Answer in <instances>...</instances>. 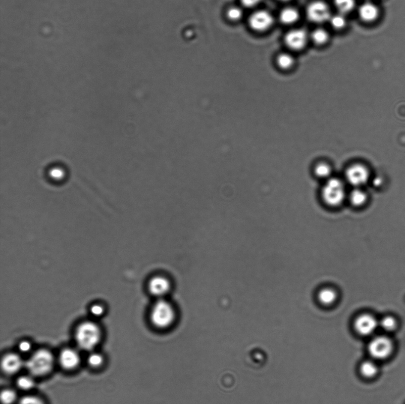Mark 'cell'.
<instances>
[{"instance_id": "30", "label": "cell", "mask_w": 405, "mask_h": 404, "mask_svg": "<svg viewBox=\"0 0 405 404\" xmlns=\"http://www.w3.org/2000/svg\"><path fill=\"white\" fill-rule=\"evenodd\" d=\"M227 15L230 19L237 20L241 19L242 16V11L240 8L233 7L230 9L228 11Z\"/></svg>"}, {"instance_id": "5", "label": "cell", "mask_w": 405, "mask_h": 404, "mask_svg": "<svg viewBox=\"0 0 405 404\" xmlns=\"http://www.w3.org/2000/svg\"><path fill=\"white\" fill-rule=\"evenodd\" d=\"M393 349L392 343L388 337L379 336L374 338L369 343L368 350L371 357L376 359L388 358Z\"/></svg>"}, {"instance_id": "21", "label": "cell", "mask_w": 405, "mask_h": 404, "mask_svg": "<svg viewBox=\"0 0 405 404\" xmlns=\"http://www.w3.org/2000/svg\"><path fill=\"white\" fill-rule=\"evenodd\" d=\"M32 376V375H31ZM29 375H25L19 377L17 380V385L20 390L28 391L34 388L35 382L33 377Z\"/></svg>"}, {"instance_id": "32", "label": "cell", "mask_w": 405, "mask_h": 404, "mask_svg": "<svg viewBox=\"0 0 405 404\" xmlns=\"http://www.w3.org/2000/svg\"><path fill=\"white\" fill-rule=\"evenodd\" d=\"M260 0H241V2L246 7H251L256 5L260 2Z\"/></svg>"}, {"instance_id": "13", "label": "cell", "mask_w": 405, "mask_h": 404, "mask_svg": "<svg viewBox=\"0 0 405 404\" xmlns=\"http://www.w3.org/2000/svg\"><path fill=\"white\" fill-rule=\"evenodd\" d=\"M80 362L79 353L76 350L67 348L62 350L59 356V363L66 370H73Z\"/></svg>"}, {"instance_id": "25", "label": "cell", "mask_w": 405, "mask_h": 404, "mask_svg": "<svg viewBox=\"0 0 405 404\" xmlns=\"http://www.w3.org/2000/svg\"><path fill=\"white\" fill-rule=\"evenodd\" d=\"M329 21L333 28L337 29H343L347 25L346 18L342 13L331 16Z\"/></svg>"}, {"instance_id": "35", "label": "cell", "mask_w": 405, "mask_h": 404, "mask_svg": "<svg viewBox=\"0 0 405 404\" xmlns=\"http://www.w3.org/2000/svg\"><path fill=\"white\" fill-rule=\"evenodd\" d=\"M279 1H289V0H279Z\"/></svg>"}, {"instance_id": "24", "label": "cell", "mask_w": 405, "mask_h": 404, "mask_svg": "<svg viewBox=\"0 0 405 404\" xmlns=\"http://www.w3.org/2000/svg\"><path fill=\"white\" fill-rule=\"evenodd\" d=\"M17 400V394L11 389H5L1 394V401L2 404H13Z\"/></svg>"}, {"instance_id": "28", "label": "cell", "mask_w": 405, "mask_h": 404, "mask_svg": "<svg viewBox=\"0 0 405 404\" xmlns=\"http://www.w3.org/2000/svg\"><path fill=\"white\" fill-rule=\"evenodd\" d=\"M104 361L103 356L98 353H92L88 356V363L90 366L97 368L101 366Z\"/></svg>"}, {"instance_id": "19", "label": "cell", "mask_w": 405, "mask_h": 404, "mask_svg": "<svg viewBox=\"0 0 405 404\" xmlns=\"http://www.w3.org/2000/svg\"><path fill=\"white\" fill-rule=\"evenodd\" d=\"M104 302L97 301L90 305L89 313L95 318H100L106 312V307Z\"/></svg>"}, {"instance_id": "15", "label": "cell", "mask_w": 405, "mask_h": 404, "mask_svg": "<svg viewBox=\"0 0 405 404\" xmlns=\"http://www.w3.org/2000/svg\"><path fill=\"white\" fill-rule=\"evenodd\" d=\"M338 295L334 289L326 288L321 289L318 293L317 298L320 303L323 305H331L337 301Z\"/></svg>"}, {"instance_id": "11", "label": "cell", "mask_w": 405, "mask_h": 404, "mask_svg": "<svg viewBox=\"0 0 405 404\" xmlns=\"http://www.w3.org/2000/svg\"><path fill=\"white\" fill-rule=\"evenodd\" d=\"M307 40V34L304 30L297 29L287 33L285 43L291 49L299 50L304 48Z\"/></svg>"}, {"instance_id": "27", "label": "cell", "mask_w": 405, "mask_h": 404, "mask_svg": "<svg viewBox=\"0 0 405 404\" xmlns=\"http://www.w3.org/2000/svg\"><path fill=\"white\" fill-rule=\"evenodd\" d=\"M381 327L384 330L388 331H391L395 330L397 327V322L396 319L391 316H387L381 320L380 322Z\"/></svg>"}, {"instance_id": "10", "label": "cell", "mask_w": 405, "mask_h": 404, "mask_svg": "<svg viewBox=\"0 0 405 404\" xmlns=\"http://www.w3.org/2000/svg\"><path fill=\"white\" fill-rule=\"evenodd\" d=\"M249 22L252 29L254 31H264L272 25L274 18L269 11L259 10L251 15Z\"/></svg>"}, {"instance_id": "8", "label": "cell", "mask_w": 405, "mask_h": 404, "mask_svg": "<svg viewBox=\"0 0 405 404\" xmlns=\"http://www.w3.org/2000/svg\"><path fill=\"white\" fill-rule=\"evenodd\" d=\"M379 323L371 314H364L357 316L354 322V327L357 333L363 336H370L373 334Z\"/></svg>"}, {"instance_id": "31", "label": "cell", "mask_w": 405, "mask_h": 404, "mask_svg": "<svg viewBox=\"0 0 405 404\" xmlns=\"http://www.w3.org/2000/svg\"><path fill=\"white\" fill-rule=\"evenodd\" d=\"M32 349L31 343L28 341H23L19 345V350L22 353H28Z\"/></svg>"}, {"instance_id": "20", "label": "cell", "mask_w": 405, "mask_h": 404, "mask_svg": "<svg viewBox=\"0 0 405 404\" xmlns=\"http://www.w3.org/2000/svg\"><path fill=\"white\" fill-rule=\"evenodd\" d=\"M335 5L340 13L347 14L355 7V0H334Z\"/></svg>"}, {"instance_id": "4", "label": "cell", "mask_w": 405, "mask_h": 404, "mask_svg": "<svg viewBox=\"0 0 405 404\" xmlns=\"http://www.w3.org/2000/svg\"><path fill=\"white\" fill-rule=\"evenodd\" d=\"M346 187L340 179L329 178L322 190V199L330 207H338L346 200Z\"/></svg>"}, {"instance_id": "17", "label": "cell", "mask_w": 405, "mask_h": 404, "mask_svg": "<svg viewBox=\"0 0 405 404\" xmlns=\"http://www.w3.org/2000/svg\"><path fill=\"white\" fill-rule=\"evenodd\" d=\"M299 18V13L295 8L287 7L282 10L280 15V19L282 23L286 25H290L295 23Z\"/></svg>"}, {"instance_id": "33", "label": "cell", "mask_w": 405, "mask_h": 404, "mask_svg": "<svg viewBox=\"0 0 405 404\" xmlns=\"http://www.w3.org/2000/svg\"><path fill=\"white\" fill-rule=\"evenodd\" d=\"M52 175V176H53V178L58 179L59 178H61V176H62V173L61 172V170L57 169L54 170H53V172H52V175Z\"/></svg>"}, {"instance_id": "14", "label": "cell", "mask_w": 405, "mask_h": 404, "mask_svg": "<svg viewBox=\"0 0 405 404\" xmlns=\"http://www.w3.org/2000/svg\"><path fill=\"white\" fill-rule=\"evenodd\" d=\"M360 18L364 22H371L377 19L379 15V10L376 5L367 2L360 6L358 10Z\"/></svg>"}, {"instance_id": "9", "label": "cell", "mask_w": 405, "mask_h": 404, "mask_svg": "<svg viewBox=\"0 0 405 404\" xmlns=\"http://www.w3.org/2000/svg\"><path fill=\"white\" fill-rule=\"evenodd\" d=\"M171 289L170 280L166 276L157 275L153 276L148 283V290L151 294L158 299L164 298Z\"/></svg>"}, {"instance_id": "2", "label": "cell", "mask_w": 405, "mask_h": 404, "mask_svg": "<svg viewBox=\"0 0 405 404\" xmlns=\"http://www.w3.org/2000/svg\"><path fill=\"white\" fill-rule=\"evenodd\" d=\"M150 317L155 327L160 329L169 328L175 322V308L165 298L157 299L152 305Z\"/></svg>"}, {"instance_id": "12", "label": "cell", "mask_w": 405, "mask_h": 404, "mask_svg": "<svg viewBox=\"0 0 405 404\" xmlns=\"http://www.w3.org/2000/svg\"><path fill=\"white\" fill-rule=\"evenodd\" d=\"M23 366H25V362L16 353H8L2 359L1 369L3 372L8 375L19 372Z\"/></svg>"}, {"instance_id": "18", "label": "cell", "mask_w": 405, "mask_h": 404, "mask_svg": "<svg viewBox=\"0 0 405 404\" xmlns=\"http://www.w3.org/2000/svg\"><path fill=\"white\" fill-rule=\"evenodd\" d=\"M360 372L365 378H371L376 375L378 369L376 364L373 361H365L360 366Z\"/></svg>"}, {"instance_id": "23", "label": "cell", "mask_w": 405, "mask_h": 404, "mask_svg": "<svg viewBox=\"0 0 405 404\" xmlns=\"http://www.w3.org/2000/svg\"><path fill=\"white\" fill-rule=\"evenodd\" d=\"M331 167L328 164L320 163L315 167L314 174L320 179H328L331 175Z\"/></svg>"}, {"instance_id": "22", "label": "cell", "mask_w": 405, "mask_h": 404, "mask_svg": "<svg viewBox=\"0 0 405 404\" xmlns=\"http://www.w3.org/2000/svg\"><path fill=\"white\" fill-rule=\"evenodd\" d=\"M311 39L315 44L322 45L328 41L329 34L325 29H317L312 33Z\"/></svg>"}, {"instance_id": "6", "label": "cell", "mask_w": 405, "mask_h": 404, "mask_svg": "<svg viewBox=\"0 0 405 404\" xmlns=\"http://www.w3.org/2000/svg\"><path fill=\"white\" fill-rule=\"evenodd\" d=\"M306 14L308 19L315 23H323L331 19V14L328 5L326 3L314 1L308 5Z\"/></svg>"}, {"instance_id": "1", "label": "cell", "mask_w": 405, "mask_h": 404, "mask_svg": "<svg viewBox=\"0 0 405 404\" xmlns=\"http://www.w3.org/2000/svg\"><path fill=\"white\" fill-rule=\"evenodd\" d=\"M101 336L100 326L93 321L87 320L77 326L75 339L80 348L92 351L100 343Z\"/></svg>"}, {"instance_id": "26", "label": "cell", "mask_w": 405, "mask_h": 404, "mask_svg": "<svg viewBox=\"0 0 405 404\" xmlns=\"http://www.w3.org/2000/svg\"><path fill=\"white\" fill-rule=\"evenodd\" d=\"M279 67L283 69L290 68L293 64L294 59L292 56L288 53H281L277 59Z\"/></svg>"}, {"instance_id": "29", "label": "cell", "mask_w": 405, "mask_h": 404, "mask_svg": "<svg viewBox=\"0 0 405 404\" xmlns=\"http://www.w3.org/2000/svg\"><path fill=\"white\" fill-rule=\"evenodd\" d=\"M18 404H45L43 401L42 399H40V398L33 396H25L19 400V403Z\"/></svg>"}, {"instance_id": "3", "label": "cell", "mask_w": 405, "mask_h": 404, "mask_svg": "<svg viewBox=\"0 0 405 404\" xmlns=\"http://www.w3.org/2000/svg\"><path fill=\"white\" fill-rule=\"evenodd\" d=\"M53 356L49 350L40 349L30 356L25 362V366L33 376H41L49 373L52 369Z\"/></svg>"}, {"instance_id": "16", "label": "cell", "mask_w": 405, "mask_h": 404, "mask_svg": "<svg viewBox=\"0 0 405 404\" xmlns=\"http://www.w3.org/2000/svg\"><path fill=\"white\" fill-rule=\"evenodd\" d=\"M349 201L355 207H361L367 200V195L364 191L356 187L349 194Z\"/></svg>"}, {"instance_id": "7", "label": "cell", "mask_w": 405, "mask_h": 404, "mask_svg": "<svg viewBox=\"0 0 405 404\" xmlns=\"http://www.w3.org/2000/svg\"><path fill=\"white\" fill-rule=\"evenodd\" d=\"M370 174L367 167L360 164H355L347 169L346 173L347 181L355 187H359L368 180Z\"/></svg>"}, {"instance_id": "34", "label": "cell", "mask_w": 405, "mask_h": 404, "mask_svg": "<svg viewBox=\"0 0 405 404\" xmlns=\"http://www.w3.org/2000/svg\"><path fill=\"white\" fill-rule=\"evenodd\" d=\"M382 179L381 178H376L374 180V184L376 185V186H379L381 184H382Z\"/></svg>"}]
</instances>
